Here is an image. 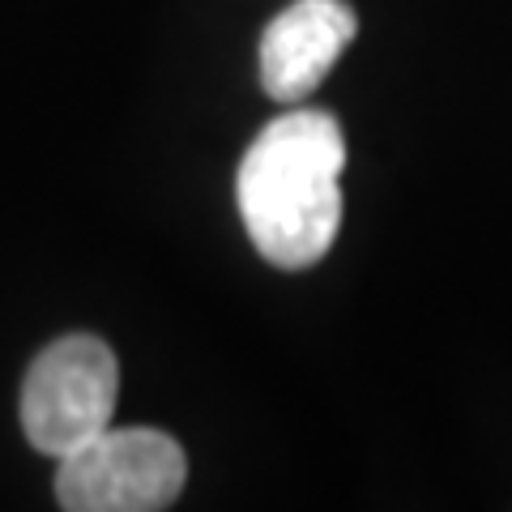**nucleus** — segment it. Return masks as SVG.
Here are the masks:
<instances>
[{
	"label": "nucleus",
	"instance_id": "f257e3e1",
	"mask_svg": "<svg viewBox=\"0 0 512 512\" xmlns=\"http://www.w3.org/2000/svg\"><path fill=\"white\" fill-rule=\"evenodd\" d=\"M346 137L329 111L291 107L269 120L235 175L252 248L278 269H308L342 231Z\"/></svg>",
	"mask_w": 512,
	"mask_h": 512
},
{
	"label": "nucleus",
	"instance_id": "20e7f679",
	"mask_svg": "<svg viewBox=\"0 0 512 512\" xmlns=\"http://www.w3.org/2000/svg\"><path fill=\"white\" fill-rule=\"evenodd\" d=\"M359 35L346 0H295L261 35V86L274 103L295 107L325 82L338 56Z\"/></svg>",
	"mask_w": 512,
	"mask_h": 512
},
{
	"label": "nucleus",
	"instance_id": "7ed1b4c3",
	"mask_svg": "<svg viewBox=\"0 0 512 512\" xmlns=\"http://www.w3.org/2000/svg\"><path fill=\"white\" fill-rule=\"evenodd\" d=\"M184 448L158 427H107L60 457L56 500L69 512H158L184 491Z\"/></svg>",
	"mask_w": 512,
	"mask_h": 512
},
{
	"label": "nucleus",
	"instance_id": "f03ea898",
	"mask_svg": "<svg viewBox=\"0 0 512 512\" xmlns=\"http://www.w3.org/2000/svg\"><path fill=\"white\" fill-rule=\"evenodd\" d=\"M120 367L111 346L90 333L39 350L22 384V431L47 457H69L94 436H103L116 414Z\"/></svg>",
	"mask_w": 512,
	"mask_h": 512
}]
</instances>
